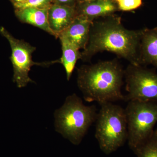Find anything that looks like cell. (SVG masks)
<instances>
[{"label":"cell","instance_id":"3","mask_svg":"<svg viewBox=\"0 0 157 157\" xmlns=\"http://www.w3.org/2000/svg\"><path fill=\"white\" fill-rule=\"evenodd\" d=\"M97 115L95 105L86 106L81 98L73 94L55 113L56 130L73 144L78 145L96 121Z\"/></svg>","mask_w":157,"mask_h":157},{"label":"cell","instance_id":"2","mask_svg":"<svg viewBox=\"0 0 157 157\" xmlns=\"http://www.w3.org/2000/svg\"><path fill=\"white\" fill-rule=\"evenodd\" d=\"M124 70L116 60L83 65L77 70V83L86 102L101 104L124 101L121 92Z\"/></svg>","mask_w":157,"mask_h":157},{"label":"cell","instance_id":"15","mask_svg":"<svg viewBox=\"0 0 157 157\" xmlns=\"http://www.w3.org/2000/svg\"><path fill=\"white\" fill-rule=\"evenodd\" d=\"M53 2V0H26L22 2L14 3V6L16 9L29 8L49 9Z\"/></svg>","mask_w":157,"mask_h":157},{"label":"cell","instance_id":"19","mask_svg":"<svg viewBox=\"0 0 157 157\" xmlns=\"http://www.w3.org/2000/svg\"><path fill=\"white\" fill-rule=\"evenodd\" d=\"M77 1H78V2H84V1H88V0H77Z\"/></svg>","mask_w":157,"mask_h":157},{"label":"cell","instance_id":"18","mask_svg":"<svg viewBox=\"0 0 157 157\" xmlns=\"http://www.w3.org/2000/svg\"><path fill=\"white\" fill-rule=\"evenodd\" d=\"M26 0H13L14 2V3H21L22 2H25Z\"/></svg>","mask_w":157,"mask_h":157},{"label":"cell","instance_id":"14","mask_svg":"<svg viewBox=\"0 0 157 157\" xmlns=\"http://www.w3.org/2000/svg\"><path fill=\"white\" fill-rule=\"evenodd\" d=\"M133 151L137 157H157V128L147 140Z\"/></svg>","mask_w":157,"mask_h":157},{"label":"cell","instance_id":"4","mask_svg":"<svg viewBox=\"0 0 157 157\" xmlns=\"http://www.w3.org/2000/svg\"><path fill=\"white\" fill-rule=\"evenodd\" d=\"M98 113L95 136L99 147L108 155L123 146L128 140V125L125 109L119 105L101 104Z\"/></svg>","mask_w":157,"mask_h":157},{"label":"cell","instance_id":"11","mask_svg":"<svg viewBox=\"0 0 157 157\" xmlns=\"http://www.w3.org/2000/svg\"><path fill=\"white\" fill-rule=\"evenodd\" d=\"M138 64H151L157 68V27L141 30Z\"/></svg>","mask_w":157,"mask_h":157},{"label":"cell","instance_id":"16","mask_svg":"<svg viewBox=\"0 0 157 157\" xmlns=\"http://www.w3.org/2000/svg\"><path fill=\"white\" fill-rule=\"evenodd\" d=\"M116 4L118 10L124 11H132L140 8L142 0H113Z\"/></svg>","mask_w":157,"mask_h":157},{"label":"cell","instance_id":"13","mask_svg":"<svg viewBox=\"0 0 157 157\" xmlns=\"http://www.w3.org/2000/svg\"><path fill=\"white\" fill-rule=\"evenodd\" d=\"M62 45V56L59 60L63 66L67 79L70 80L77 60L81 59L79 49L63 39H59Z\"/></svg>","mask_w":157,"mask_h":157},{"label":"cell","instance_id":"12","mask_svg":"<svg viewBox=\"0 0 157 157\" xmlns=\"http://www.w3.org/2000/svg\"><path fill=\"white\" fill-rule=\"evenodd\" d=\"M48 9L34 8L16 9L15 14L21 22L34 26L55 36L48 23Z\"/></svg>","mask_w":157,"mask_h":157},{"label":"cell","instance_id":"1","mask_svg":"<svg viewBox=\"0 0 157 157\" xmlns=\"http://www.w3.org/2000/svg\"><path fill=\"white\" fill-rule=\"evenodd\" d=\"M94 21L86 47L81 52V59L89 61L96 54L104 51L115 54L130 64L138 65V51L141 30H131L123 25L121 18L113 15Z\"/></svg>","mask_w":157,"mask_h":157},{"label":"cell","instance_id":"7","mask_svg":"<svg viewBox=\"0 0 157 157\" xmlns=\"http://www.w3.org/2000/svg\"><path fill=\"white\" fill-rule=\"evenodd\" d=\"M124 101L157 102V74L141 66L131 64L124 70Z\"/></svg>","mask_w":157,"mask_h":157},{"label":"cell","instance_id":"6","mask_svg":"<svg viewBox=\"0 0 157 157\" xmlns=\"http://www.w3.org/2000/svg\"><path fill=\"white\" fill-rule=\"evenodd\" d=\"M0 33L8 40L11 46L10 59L13 69V81L20 88L25 87L29 82H34L29 76L33 66L45 67L59 63V60L45 63L34 62L32 55L36 50V47L24 40L16 39L4 27L0 28Z\"/></svg>","mask_w":157,"mask_h":157},{"label":"cell","instance_id":"10","mask_svg":"<svg viewBox=\"0 0 157 157\" xmlns=\"http://www.w3.org/2000/svg\"><path fill=\"white\" fill-rule=\"evenodd\" d=\"M75 7L53 4L48 9V21L49 27L55 35L58 38L62 32L70 25L76 17Z\"/></svg>","mask_w":157,"mask_h":157},{"label":"cell","instance_id":"5","mask_svg":"<svg viewBox=\"0 0 157 157\" xmlns=\"http://www.w3.org/2000/svg\"><path fill=\"white\" fill-rule=\"evenodd\" d=\"M124 109L128 144L133 151L152 135L157 122V102L129 101Z\"/></svg>","mask_w":157,"mask_h":157},{"label":"cell","instance_id":"9","mask_svg":"<svg viewBox=\"0 0 157 157\" xmlns=\"http://www.w3.org/2000/svg\"><path fill=\"white\" fill-rule=\"evenodd\" d=\"M75 9L76 16H82L92 21L99 17L113 15L118 10L113 0H88L79 2Z\"/></svg>","mask_w":157,"mask_h":157},{"label":"cell","instance_id":"8","mask_svg":"<svg viewBox=\"0 0 157 157\" xmlns=\"http://www.w3.org/2000/svg\"><path fill=\"white\" fill-rule=\"evenodd\" d=\"M94 21L82 16H76L70 25L59 36L80 50H84L88 42L90 29Z\"/></svg>","mask_w":157,"mask_h":157},{"label":"cell","instance_id":"17","mask_svg":"<svg viewBox=\"0 0 157 157\" xmlns=\"http://www.w3.org/2000/svg\"><path fill=\"white\" fill-rule=\"evenodd\" d=\"M56 3L55 4L70 6V7H76V2L77 0H53Z\"/></svg>","mask_w":157,"mask_h":157}]
</instances>
